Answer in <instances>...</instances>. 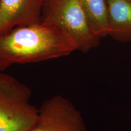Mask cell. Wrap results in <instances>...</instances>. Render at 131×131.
Listing matches in <instances>:
<instances>
[{
    "label": "cell",
    "instance_id": "cell-1",
    "mask_svg": "<svg viewBox=\"0 0 131 131\" xmlns=\"http://www.w3.org/2000/svg\"><path fill=\"white\" fill-rule=\"evenodd\" d=\"M76 50L74 40L53 24L41 20L19 26L0 36V71L14 64L38 63Z\"/></svg>",
    "mask_w": 131,
    "mask_h": 131
},
{
    "label": "cell",
    "instance_id": "cell-2",
    "mask_svg": "<svg viewBox=\"0 0 131 131\" xmlns=\"http://www.w3.org/2000/svg\"><path fill=\"white\" fill-rule=\"evenodd\" d=\"M31 96L28 86L0 71V131H29L34 126L38 108Z\"/></svg>",
    "mask_w": 131,
    "mask_h": 131
},
{
    "label": "cell",
    "instance_id": "cell-3",
    "mask_svg": "<svg viewBox=\"0 0 131 131\" xmlns=\"http://www.w3.org/2000/svg\"><path fill=\"white\" fill-rule=\"evenodd\" d=\"M41 20L57 26L71 37L78 50L96 48L101 38L95 34L80 0H46Z\"/></svg>",
    "mask_w": 131,
    "mask_h": 131
},
{
    "label": "cell",
    "instance_id": "cell-4",
    "mask_svg": "<svg viewBox=\"0 0 131 131\" xmlns=\"http://www.w3.org/2000/svg\"><path fill=\"white\" fill-rule=\"evenodd\" d=\"M29 131H88L80 111L68 98L57 95L38 108L37 122Z\"/></svg>",
    "mask_w": 131,
    "mask_h": 131
},
{
    "label": "cell",
    "instance_id": "cell-5",
    "mask_svg": "<svg viewBox=\"0 0 131 131\" xmlns=\"http://www.w3.org/2000/svg\"><path fill=\"white\" fill-rule=\"evenodd\" d=\"M46 0H0V36L41 20Z\"/></svg>",
    "mask_w": 131,
    "mask_h": 131
},
{
    "label": "cell",
    "instance_id": "cell-6",
    "mask_svg": "<svg viewBox=\"0 0 131 131\" xmlns=\"http://www.w3.org/2000/svg\"><path fill=\"white\" fill-rule=\"evenodd\" d=\"M108 36L121 42H131V0H107Z\"/></svg>",
    "mask_w": 131,
    "mask_h": 131
},
{
    "label": "cell",
    "instance_id": "cell-7",
    "mask_svg": "<svg viewBox=\"0 0 131 131\" xmlns=\"http://www.w3.org/2000/svg\"><path fill=\"white\" fill-rule=\"evenodd\" d=\"M88 21L95 34L100 38L108 36L107 0H80Z\"/></svg>",
    "mask_w": 131,
    "mask_h": 131
}]
</instances>
